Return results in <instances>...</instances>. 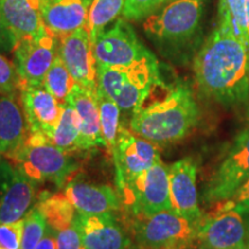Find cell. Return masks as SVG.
Here are the masks:
<instances>
[{
  "label": "cell",
  "mask_w": 249,
  "mask_h": 249,
  "mask_svg": "<svg viewBox=\"0 0 249 249\" xmlns=\"http://www.w3.org/2000/svg\"><path fill=\"white\" fill-rule=\"evenodd\" d=\"M198 91L205 98L236 107L249 97V48L216 28L193 61Z\"/></svg>",
  "instance_id": "6da1fadb"
},
{
  "label": "cell",
  "mask_w": 249,
  "mask_h": 249,
  "mask_svg": "<svg viewBox=\"0 0 249 249\" xmlns=\"http://www.w3.org/2000/svg\"><path fill=\"white\" fill-rule=\"evenodd\" d=\"M200 110L191 87L180 82L160 101L142 105L129 119V130L157 145L181 141L195 128Z\"/></svg>",
  "instance_id": "7a4b0ae2"
},
{
  "label": "cell",
  "mask_w": 249,
  "mask_h": 249,
  "mask_svg": "<svg viewBox=\"0 0 249 249\" xmlns=\"http://www.w3.org/2000/svg\"><path fill=\"white\" fill-rule=\"evenodd\" d=\"M204 0H172L145 18L143 29L169 57H183L200 33Z\"/></svg>",
  "instance_id": "3957f363"
},
{
  "label": "cell",
  "mask_w": 249,
  "mask_h": 249,
  "mask_svg": "<svg viewBox=\"0 0 249 249\" xmlns=\"http://www.w3.org/2000/svg\"><path fill=\"white\" fill-rule=\"evenodd\" d=\"M96 68L98 87L117 103L121 114L129 119L144 104L152 89L160 85V67L152 53L128 66L96 65Z\"/></svg>",
  "instance_id": "277c9868"
},
{
  "label": "cell",
  "mask_w": 249,
  "mask_h": 249,
  "mask_svg": "<svg viewBox=\"0 0 249 249\" xmlns=\"http://www.w3.org/2000/svg\"><path fill=\"white\" fill-rule=\"evenodd\" d=\"M128 223L129 234L138 249H197L200 223L173 210L151 216H132Z\"/></svg>",
  "instance_id": "5b68a950"
},
{
  "label": "cell",
  "mask_w": 249,
  "mask_h": 249,
  "mask_svg": "<svg viewBox=\"0 0 249 249\" xmlns=\"http://www.w3.org/2000/svg\"><path fill=\"white\" fill-rule=\"evenodd\" d=\"M6 157L34 182H52L59 187L79 166L68 152L43 134H29L22 147Z\"/></svg>",
  "instance_id": "8992f818"
},
{
  "label": "cell",
  "mask_w": 249,
  "mask_h": 249,
  "mask_svg": "<svg viewBox=\"0 0 249 249\" xmlns=\"http://www.w3.org/2000/svg\"><path fill=\"white\" fill-rule=\"evenodd\" d=\"M118 192L130 216H151L172 210L169 166L161 160L124 183Z\"/></svg>",
  "instance_id": "52a82bcc"
},
{
  "label": "cell",
  "mask_w": 249,
  "mask_h": 249,
  "mask_svg": "<svg viewBox=\"0 0 249 249\" xmlns=\"http://www.w3.org/2000/svg\"><path fill=\"white\" fill-rule=\"evenodd\" d=\"M249 178V126L236 136L219 166L205 185L203 198L218 203L229 198Z\"/></svg>",
  "instance_id": "ba28073f"
},
{
  "label": "cell",
  "mask_w": 249,
  "mask_h": 249,
  "mask_svg": "<svg viewBox=\"0 0 249 249\" xmlns=\"http://www.w3.org/2000/svg\"><path fill=\"white\" fill-rule=\"evenodd\" d=\"M249 214L235 210L213 209L201 220L197 249L247 248Z\"/></svg>",
  "instance_id": "9c48e42d"
},
{
  "label": "cell",
  "mask_w": 249,
  "mask_h": 249,
  "mask_svg": "<svg viewBox=\"0 0 249 249\" xmlns=\"http://www.w3.org/2000/svg\"><path fill=\"white\" fill-rule=\"evenodd\" d=\"M92 50L96 65L107 67L128 66L151 53L138 38L128 21L123 18L111 29L103 31L93 43Z\"/></svg>",
  "instance_id": "30bf717a"
},
{
  "label": "cell",
  "mask_w": 249,
  "mask_h": 249,
  "mask_svg": "<svg viewBox=\"0 0 249 249\" xmlns=\"http://www.w3.org/2000/svg\"><path fill=\"white\" fill-rule=\"evenodd\" d=\"M58 52V39L45 33L36 37H26L14 46V65L22 86H43L46 73Z\"/></svg>",
  "instance_id": "8fae6325"
},
{
  "label": "cell",
  "mask_w": 249,
  "mask_h": 249,
  "mask_svg": "<svg viewBox=\"0 0 249 249\" xmlns=\"http://www.w3.org/2000/svg\"><path fill=\"white\" fill-rule=\"evenodd\" d=\"M118 191L126 182L160 161L157 144L140 138L121 126L118 134L117 152L113 157Z\"/></svg>",
  "instance_id": "7c38bea8"
},
{
  "label": "cell",
  "mask_w": 249,
  "mask_h": 249,
  "mask_svg": "<svg viewBox=\"0 0 249 249\" xmlns=\"http://www.w3.org/2000/svg\"><path fill=\"white\" fill-rule=\"evenodd\" d=\"M35 197V182L17 166L0 161V225L22 219Z\"/></svg>",
  "instance_id": "4fadbf2b"
},
{
  "label": "cell",
  "mask_w": 249,
  "mask_h": 249,
  "mask_svg": "<svg viewBox=\"0 0 249 249\" xmlns=\"http://www.w3.org/2000/svg\"><path fill=\"white\" fill-rule=\"evenodd\" d=\"M58 54L76 85L91 91H97V68L91 40L86 27L58 39Z\"/></svg>",
  "instance_id": "5bb4252c"
},
{
  "label": "cell",
  "mask_w": 249,
  "mask_h": 249,
  "mask_svg": "<svg viewBox=\"0 0 249 249\" xmlns=\"http://www.w3.org/2000/svg\"><path fill=\"white\" fill-rule=\"evenodd\" d=\"M75 224L86 249H134L129 233L113 213L75 214Z\"/></svg>",
  "instance_id": "9a60e30c"
},
{
  "label": "cell",
  "mask_w": 249,
  "mask_h": 249,
  "mask_svg": "<svg viewBox=\"0 0 249 249\" xmlns=\"http://www.w3.org/2000/svg\"><path fill=\"white\" fill-rule=\"evenodd\" d=\"M197 166L192 158H182L169 166L170 197L172 210L195 223H201L203 213L198 205Z\"/></svg>",
  "instance_id": "2e32d148"
},
{
  "label": "cell",
  "mask_w": 249,
  "mask_h": 249,
  "mask_svg": "<svg viewBox=\"0 0 249 249\" xmlns=\"http://www.w3.org/2000/svg\"><path fill=\"white\" fill-rule=\"evenodd\" d=\"M20 102L29 126V134H43L51 139L61 116V103L44 86H22Z\"/></svg>",
  "instance_id": "e0dca14e"
},
{
  "label": "cell",
  "mask_w": 249,
  "mask_h": 249,
  "mask_svg": "<svg viewBox=\"0 0 249 249\" xmlns=\"http://www.w3.org/2000/svg\"><path fill=\"white\" fill-rule=\"evenodd\" d=\"M89 5L87 0H40L43 22L52 36L61 39L86 26Z\"/></svg>",
  "instance_id": "ac0fdd59"
},
{
  "label": "cell",
  "mask_w": 249,
  "mask_h": 249,
  "mask_svg": "<svg viewBox=\"0 0 249 249\" xmlns=\"http://www.w3.org/2000/svg\"><path fill=\"white\" fill-rule=\"evenodd\" d=\"M65 195L81 214L113 213L123 207L119 192L107 185L71 181L67 183Z\"/></svg>",
  "instance_id": "d6986e66"
},
{
  "label": "cell",
  "mask_w": 249,
  "mask_h": 249,
  "mask_svg": "<svg viewBox=\"0 0 249 249\" xmlns=\"http://www.w3.org/2000/svg\"><path fill=\"white\" fill-rule=\"evenodd\" d=\"M96 92L76 85L73 87L66 102L71 104L79 117L80 150L107 147L102 134L101 117Z\"/></svg>",
  "instance_id": "ffe728a7"
},
{
  "label": "cell",
  "mask_w": 249,
  "mask_h": 249,
  "mask_svg": "<svg viewBox=\"0 0 249 249\" xmlns=\"http://www.w3.org/2000/svg\"><path fill=\"white\" fill-rule=\"evenodd\" d=\"M28 135L29 126L17 95L0 93V154H13L24 144Z\"/></svg>",
  "instance_id": "44dd1931"
},
{
  "label": "cell",
  "mask_w": 249,
  "mask_h": 249,
  "mask_svg": "<svg viewBox=\"0 0 249 249\" xmlns=\"http://www.w3.org/2000/svg\"><path fill=\"white\" fill-rule=\"evenodd\" d=\"M0 12L17 42L48 33L40 13V0H0Z\"/></svg>",
  "instance_id": "7402d4cb"
},
{
  "label": "cell",
  "mask_w": 249,
  "mask_h": 249,
  "mask_svg": "<svg viewBox=\"0 0 249 249\" xmlns=\"http://www.w3.org/2000/svg\"><path fill=\"white\" fill-rule=\"evenodd\" d=\"M217 28L249 48V0H219Z\"/></svg>",
  "instance_id": "603a6c76"
},
{
  "label": "cell",
  "mask_w": 249,
  "mask_h": 249,
  "mask_svg": "<svg viewBox=\"0 0 249 249\" xmlns=\"http://www.w3.org/2000/svg\"><path fill=\"white\" fill-rule=\"evenodd\" d=\"M96 97H97L99 117H101L103 138H104L105 145L114 157L117 152L118 134H119L121 127V110L117 103L107 93L103 91L99 87L97 88V92H96Z\"/></svg>",
  "instance_id": "cb8c5ba5"
},
{
  "label": "cell",
  "mask_w": 249,
  "mask_h": 249,
  "mask_svg": "<svg viewBox=\"0 0 249 249\" xmlns=\"http://www.w3.org/2000/svg\"><path fill=\"white\" fill-rule=\"evenodd\" d=\"M124 5V0H91L85 27L88 30L92 45L105 27L123 14Z\"/></svg>",
  "instance_id": "d4e9b609"
},
{
  "label": "cell",
  "mask_w": 249,
  "mask_h": 249,
  "mask_svg": "<svg viewBox=\"0 0 249 249\" xmlns=\"http://www.w3.org/2000/svg\"><path fill=\"white\" fill-rule=\"evenodd\" d=\"M51 142L61 150L70 154L80 150V124L75 110L67 102L62 103V112Z\"/></svg>",
  "instance_id": "484cf974"
},
{
  "label": "cell",
  "mask_w": 249,
  "mask_h": 249,
  "mask_svg": "<svg viewBox=\"0 0 249 249\" xmlns=\"http://www.w3.org/2000/svg\"><path fill=\"white\" fill-rule=\"evenodd\" d=\"M37 207L44 214L48 225L57 233L71 225L76 214L75 208L65 194L48 196Z\"/></svg>",
  "instance_id": "4316f807"
},
{
  "label": "cell",
  "mask_w": 249,
  "mask_h": 249,
  "mask_svg": "<svg viewBox=\"0 0 249 249\" xmlns=\"http://www.w3.org/2000/svg\"><path fill=\"white\" fill-rule=\"evenodd\" d=\"M43 86L61 104L66 102L68 95H70L73 87L75 86V81L71 75L70 71H68L65 62L62 61L60 55L58 54V52L51 67L46 73Z\"/></svg>",
  "instance_id": "83f0119b"
},
{
  "label": "cell",
  "mask_w": 249,
  "mask_h": 249,
  "mask_svg": "<svg viewBox=\"0 0 249 249\" xmlns=\"http://www.w3.org/2000/svg\"><path fill=\"white\" fill-rule=\"evenodd\" d=\"M46 219L38 207H34L23 217V232L18 249H35L44 235Z\"/></svg>",
  "instance_id": "f1b7e54d"
},
{
  "label": "cell",
  "mask_w": 249,
  "mask_h": 249,
  "mask_svg": "<svg viewBox=\"0 0 249 249\" xmlns=\"http://www.w3.org/2000/svg\"><path fill=\"white\" fill-rule=\"evenodd\" d=\"M172 0H124L121 18L126 21L147 18Z\"/></svg>",
  "instance_id": "f546056e"
},
{
  "label": "cell",
  "mask_w": 249,
  "mask_h": 249,
  "mask_svg": "<svg viewBox=\"0 0 249 249\" xmlns=\"http://www.w3.org/2000/svg\"><path fill=\"white\" fill-rule=\"evenodd\" d=\"M22 82L14 62L9 61L4 54L0 53V93L17 95L20 92Z\"/></svg>",
  "instance_id": "4dcf8cb0"
},
{
  "label": "cell",
  "mask_w": 249,
  "mask_h": 249,
  "mask_svg": "<svg viewBox=\"0 0 249 249\" xmlns=\"http://www.w3.org/2000/svg\"><path fill=\"white\" fill-rule=\"evenodd\" d=\"M216 204L217 210H235L249 214V178L229 198Z\"/></svg>",
  "instance_id": "1f68e13d"
},
{
  "label": "cell",
  "mask_w": 249,
  "mask_h": 249,
  "mask_svg": "<svg viewBox=\"0 0 249 249\" xmlns=\"http://www.w3.org/2000/svg\"><path fill=\"white\" fill-rule=\"evenodd\" d=\"M23 232V218L18 222L0 225V249H18Z\"/></svg>",
  "instance_id": "d6a6232c"
},
{
  "label": "cell",
  "mask_w": 249,
  "mask_h": 249,
  "mask_svg": "<svg viewBox=\"0 0 249 249\" xmlns=\"http://www.w3.org/2000/svg\"><path fill=\"white\" fill-rule=\"evenodd\" d=\"M57 244L58 249H86L75 220L71 225L57 233Z\"/></svg>",
  "instance_id": "836d02e7"
},
{
  "label": "cell",
  "mask_w": 249,
  "mask_h": 249,
  "mask_svg": "<svg viewBox=\"0 0 249 249\" xmlns=\"http://www.w3.org/2000/svg\"><path fill=\"white\" fill-rule=\"evenodd\" d=\"M17 39L6 24L4 17L0 12V53L7 54L13 52Z\"/></svg>",
  "instance_id": "e575fe53"
},
{
  "label": "cell",
  "mask_w": 249,
  "mask_h": 249,
  "mask_svg": "<svg viewBox=\"0 0 249 249\" xmlns=\"http://www.w3.org/2000/svg\"><path fill=\"white\" fill-rule=\"evenodd\" d=\"M35 249H58L57 232L53 231L49 225L46 226L44 235L40 239Z\"/></svg>",
  "instance_id": "d590c367"
},
{
  "label": "cell",
  "mask_w": 249,
  "mask_h": 249,
  "mask_svg": "<svg viewBox=\"0 0 249 249\" xmlns=\"http://www.w3.org/2000/svg\"><path fill=\"white\" fill-rule=\"evenodd\" d=\"M87 1H88V2H89V4H90V2H91V0H87Z\"/></svg>",
  "instance_id": "8d00e7d4"
},
{
  "label": "cell",
  "mask_w": 249,
  "mask_h": 249,
  "mask_svg": "<svg viewBox=\"0 0 249 249\" xmlns=\"http://www.w3.org/2000/svg\"><path fill=\"white\" fill-rule=\"evenodd\" d=\"M247 249H249V242H248V245H247Z\"/></svg>",
  "instance_id": "74e56055"
},
{
  "label": "cell",
  "mask_w": 249,
  "mask_h": 249,
  "mask_svg": "<svg viewBox=\"0 0 249 249\" xmlns=\"http://www.w3.org/2000/svg\"><path fill=\"white\" fill-rule=\"evenodd\" d=\"M239 249H247V248H239Z\"/></svg>",
  "instance_id": "f35d334b"
}]
</instances>
